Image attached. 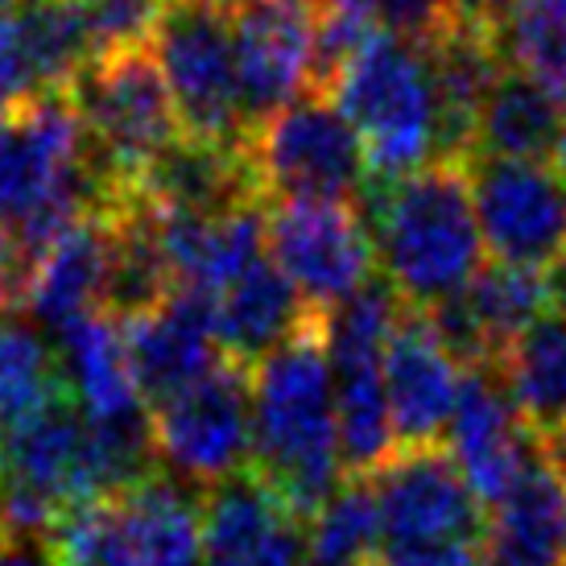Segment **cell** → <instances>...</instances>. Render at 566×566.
Returning a JSON list of instances; mask_svg holds the SVG:
<instances>
[{"instance_id":"obj_1","label":"cell","mask_w":566,"mask_h":566,"mask_svg":"<svg viewBox=\"0 0 566 566\" xmlns=\"http://www.w3.org/2000/svg\"><path fill=\"white\" fill-rule=\"evenodd\" d=\"M252 472L302 521L347 480L327 315L252 368Z\"/></svg>"},{"instance_id":"obj_2","label":"cell","mask_w":566,"mask_h":566,"mask_svg":"<svg viewBox=\"0 0 566 566\" xmlns=\"http://www.w3.org/2000/svg\"><path fill=\"white\" fill-rule=\"evenodd\" d=\"M368 220L380 277L413 311H434L463 294L484 269V237L475 220L468 161L434 158L418 170L373 182Z\"/></svg>"},{"instance_id":"obj_3","label":"cell","mask_w":566,"mask_h":566,"mask_svg":"<svg viewBox=\"0 0 566 566\" xmlns=\"http://www.w3.org/2000/svg\"><path fill=\"white\" fill-rule=\"evenodd\" d=\"M331 95L360 133L373 182L442 158V112L422 38L380 30L339 71Z\"/></svg>"},{"instance_id":"obj_4","label":"cell","mask_w":566,"mask_h":566,"mask_svg":"<svg viewBox=\"0 0 566 566\" xmlns=\"http://www.w3.org/2000/svg\"><path fill=\"white\" fill-rule=\"evenodd\" d=\"M66 95L80 108L92 154L116 207L137 190L149 166L174 142H182L170 87L149 42L95 54Z\"/></svg>"},{"instance_id":"obj_5","label":"cell","mask_w":566,"mask_h":566,"mask_svg":"<svg viewBox=\"0 0 566 566\" xmlns=\"http://www.w3.org/2000/svg\"><path fill=\"white\" fill-rule=\"evenodd\" d=\"M252 182L261 199H339L368 203L373 166L356 125L331 92H306L277 108L244 137Z\"/></svg>"},{"instance_id":"obj_6","label":"cell","mask_w":566,"mask_h":566,"mask_svg":"<svg viewBox=\"0 0 566 566\" xmlns=\"http://www.w3.org/2000/svg\"><path fill=\"white\" fill-rule=\"evenodd\" d=\"M50 542L59 566H203V501L158 472L66 513Z\"/></svg>"},{"instance_id":"obj_7","label":"cell","mask_w":566,"mask_h":566,"mask_svg":"<svg viewBox=\"0 0 566 566\" xmlns=\"http://www.w3.org/2000/svg\"><path fill=\"white\" fill-rule=\"evenodd\" d=\"M406 302L385 277L356 290L327 315V356L339 409V447L347 475H373L397 455L389 394H385V347Z\"/></svg>"},{"instance_id":"obj_8","label":"cell","mask_w":566,"mask_h":566,"mask_svg":"<svg viewBox=\"0 0 566 566\" xmlns=\"http://www.w3.org/2000/svg\"><path fill=\"white\" fill-rule=\"evenodd\" d=\"M149 46L166 75L182 137L244 149L249 116L240 104L232 17L216 4L170 0L149 33Z\"/></svg>"},{"instance_id":"obj_9","label":"cell","mask_w":566,"mask_h":566,"mask_svg":"<svg viewBox=\"0 0 566 566\" xmlns=\"http://www.w3.org/2000/svg\"><path fill=\"white\" fill-rule=\"evenodd\" d=\"M158 463L216 488L252 468V368L223 356L207 377L149 406Z\"/></svg>"},{"instance_id":"obj_10","label":"cell","mask_w":566,"mask_h":566,"mask_svg":"<svg viewBox=\"0 0 566 566\" xmlns=\"http://www.w3.org/2000/svg\"><path fill=\"white\" fill-rule=\"evenodd\" d=\"M269 256L323 315L377 277L373 223L364 220L360 203L339 199H285L273 207Z\"/></svg>"},{"instance_id":"obj_11","label":"cell","mask_w":566,"mask_h":566,"mask_svg":"<svg viewBox=\"0 0 566 566\" xmlns=\"http://www.w3.org/2000/svg\"><path fill=\"white\" fill-rule=\"evenodd\" d=\"M468 174L488 256L551 269L566 252V182L554 161L468 158Z\"/></svg>"},{"instance_id":"obj_12","label":"cell","mask_w":566,"mask_h":566,"mask_svg":"<svg viewBox=\"0 0 566 566\" xmlns=\"http://www.w3.org/2000/svg\"><path fill=\"white\" fill-rule=\"evenodd\" d=\"M368 480L377 492L385 551L484 537L488 509L447 447H406Z\"/></svg>"},{"instance_id":"obj_13","label":"cell","mask_w":566,"mask_h":566,"mask_svg":"<svg viewBox=\"0 0 566 566\" xmlns=\"http://www.w3.org/2000/svg\"><path fill=\"white\" fill-rule=\"evenodd\" d=\"M442 447L451 451L484 509L501 504L525 475V468L537 459L542 439L534 426L521 418L517 401L504 385L501 364L463 368L459 401Z\"/></svg>"},{"instance_id":"obj_14","label":"cell","mask_w":566,"mask_h":566,"mask_svg":"<svg viewBox=\"0 0 566 566\" xmlns=\"http://www.w3.org/2000/svg\"><path fill=\"white\" fill-rule=\"evenodd\" d=\"M240 104L249 128L315 87V0H240L232 9Z\"/></svg>"},{"instance_id":"obj_15","label":"cell","mask_w":566,"mask_h":566,"mask_svg":"<svg viewBox=\"0 0 566 566\" xmlns=\"http://www.w3.org/2000/svg\"><path fill=\"white\" fill-rule=\"evenodd\" d=\"M463 364L442 344L439 327L426 311L406 306L385 347V394L394 418L397 451L406 447H442L455 413Z\"/></svg>"},{"instance_id":"obj_16","label":"cell","mask_w":566,"mask_h":566,"mask_svg":"<svg viewBox=\"0 0 566 566\" xmlns=\"http://www.w3.org/2000/svg\"><path fill=\"white\" fill-rule=\"evenodd\" d=\"M426 315L463 368L501 364L504 352L521 339V331H530L542 315H551L546 269L484 261V269L463 294L439 302Z\"/></svg>"},{"instance_id":"obj_17","label":"cell","mask_w":566,"mask_h":566,"mask_svg":"<svg viewBox=\"0 0 566 566\" xmlns=\"http://www.w3.org/2000/svg\"><path fill=\"white\" fill-rule=\"evenodd\" d=\"M128 360L149 406H158L178 389L195 385L223 360L216 335V294L178 285L174 294L142 315L120 318Z\"/></svg>"},{"instance_id":"obj_18","label":"cell","mask_w":566,"mask_h":566,"mask_svg":"<svg viewBox=\"0 0 566 566\" xmlns=\"http://www.w3.org/2000/svg\"><path fill=\"white\" fill-rule=\"evenodd\" d=\"M203 566H306L302 517L252 468L207 488Z\"/></svg>"},{"instance_id":"obj_19","label":"cell","mask_w":566,"mask_h":566,"mask_svg":"<svg viewBox=\"0 0 566 566\" xmlns=\"http://www.w3.org/2000/svg\"><path fill=\"white\" fill-rule=\"evenodd\" d=\"M112 244H116L112 207L66 223L38 256L21 311H33L38 323L54 331H66L75 318L104 311L112 282Z\"/></svg>"},{"instance_id":"obj_20","label":"cell","mask_w":566,"mask_h":566,"mask_svg":"<svg viewBox=\"0 0 566 566\" xmlns=\"http://www.w3.org/2000/svg\"><path fill=\"white\" fill-rule=\"evenodd\" d=\"M315 318H323V311L302 298L298 285L285 277L269 252L216 294V335H220L223 356L249 368L290 344Z\"/></svg>"},{"instance_id":"obj_21","label":"cell","mask_w":566,"mask_h":566,"mask_svg":"<svg viewBox=\"0 0 566 566\" xmlns=\"http://www.w3.org/2000/svg\"><path fill=\"white\" fill-rule=\"evenodd\" d=\"M488 566H566V475L546 447L484 517Z\"/></svg>"},{"instance_id":"obj_22","label":"cell","mask_w":566,"mask_h":566,"mask_svg":"<svg viewBox=\"0 0 566 566\" xmlns=\"http://www.w3.org/2000/svg\"><path fill=\"white\" fill-rule=\"evenodd\" d=\"M63 339V377L71 397L80 401V409L95 422H120V418H137L149 413L133 360H128L125 327L120 318L108 311L75 318L66 331H59Z\"/></svg>"},{"instance_id":"obj_23","label":"cell","mask_w":566,"mask_h":566,"mask_svg":"<svg viewBox=\"0 0 566 566\" xmlns=\"http://www.w3.org/2000/svg\"><path fill=\"white\" fill-rule=\"evenodd\" d=\"M563 104L542 92L534 80L504 66L492 83L480 120H475L472 158H517V161H554L563 137Z\"/></svg>"},{"instance_id":"obj_24","label":"cell","mask_w":566,"mask_h":566,"mask_svg":"<svg viewBox=\"0 0 566 566\" xmlns=\"http://www.w3.org/2000/svg\"><path fill=\"white\" fill-rule=\"evenodd\" d=\"M501 373L521 418L537 434L566 430V315H542L501 356Z\"/></svg>"},{"instance_id":"obj_25","label":"cell","mask_w":566,"mask_h":566,"mask_svg":"<svg viewBox=\"0 0 566 566\" xmlns=\"http://www.w3.org/2000/svg\"><path fill=\"white\" fill-rule=\"evenodd\" d=\"M385 551L377 492L368 475H347L306 521V566H377Z\"/></svg>"},{"instance_id":"obj_26","label":"cell","mask_w":566,"mask_h":566,"mask_svg":"<svg viewBox=\"0 0 566 566\" xmlns=\"http://www.w3.org/2000/svg\"><path fill=\"white\" fill-rule=\"evenodd\" d=\"M496 42L504 63L566 108V0H504Z\"/></svg>"},{"instance_id":"obj_27","label":"cell","mask_w":566,"mask_h":566,"mask_svg":"<svg viewBox=\"0 0 566 566\" xmlns=\"http://www.w3.org/2000/svg\"><path fill=\"white\" fill-rule=\"evenodd\" d=\"M59 394H66V377L46 339L17 323L13 311H0V434L46 409Z\"/></svg>"},{"instance_id":"obj_28","label":"cell","mask_w":566,"mask_h":566,"mask_svg":"<svg viewBox=\"0 0 566 566\" xmlns=\"http://www.w3.org/2000/svg\"><path fill=\"white\" fill-rule=\"evenodd\" d=\"M385 21L377 13V0H315V87L331 92L356 54H360Z\"/></svg>"},{"instance_id":"obj_29","label":"cell","mask_w":566,"mask_h":566,"mask_svg":"<svg viewBox=\"0 0 566 566\" xmlns=\"http://www.w3.org/2000/svg\"><path fill=\"white\" fill-rule=\"evenodd\" d=\"M95 38V54L120 46H142L158 25L170 0H75Z\"/></svg>"},{"instance_id":"obj_30","label":"cell","mask_w":566,"mask_h":566,"mask_svg":"<svg viewBox=\"0 0 566 566\" xmlns=\"http://www.w3.org/2000/svg\"><path fill=\"white\" fill-rule=\"evenodd\" d=\"M504 0H377V13L385 30L426 38L451 21H488L496 25Z\"/></svg>"},{"instance_id":"obj_31","label":"cell","mask_w":566,"mask_h":566,"mask_svg":"<svg viewBox=\"0 0 566 566\" xmlns=\"http://www.w3.org/2000/svg\"><path fill=\"white\" fill-rule=\"evenodd\" d=\"M33 92V80L25 63H21V50L13 42V30H9V21L0 13V120L9 116L13 108H21Z\"/></svg>"},{"instance_id":"obj_32","label":"cell","mask_w":566,"mask_h":566,"mask_svg":"<svg viewBox=\"0 0 566 566\" xmlns=\"http://www.w3.org/2000/svg\"><path fill=\"white\" fill-rule=\"evenodd\" d=\"M377 566H484V554L475 551V542L406 546V551H380Z\"/></svg>"},{"instance_id":"obj_33","label":"cell","mask_w":566,"mask_h":566,"mask_svg":"<svg viewBox=\"0 0 566 566\" xmlns=\"http://www.w3.org/2000/svg\"><path fill=\"white\" fill-rule=\"evenodd\" d=\"M0 566H59L50 534H30V530H4L0 534Z\"/></svg>"},{"instance_id":"obj_34","label":"cell","mask_w":566,"mask_h":566,"mask_svg":"<svg viewBox=\"0 0 566 566\" xmlns=\"http://www.w3.org/2000/svg\"><path fill=\"white\" fill-rule=\"evenodd\" d=\"M546 285H551V306L558 315H566V252L546 269Z\"/></svg>"},{"instance_id":"obj_35","label":"cell","mask_w":566,"mask_h":566,"mask_svg":"<svg viewBox=\"0 0 566 566\" xmlns=\"http://www.w3.org/2000/svg\"><path fill=\"white\" fill-rule=\"evenodd\" d=\"M0 311H13V256L0 240Z\"/></svg>"},{"instance_id":"obj_36","label":"cell","mask_w":566,"mask_h":566,"mask_svg":"<svg viewBox=\"0 0 566 566\" xmlns=\"http://www.w3.org/2000/svg\"><path fill=\"white\" fill-rule=\"evenodd\" d=\"M542 439V447H546V455L563 468V475H566V430H558V434H537Z\"/></svg>"},{"instance_id":"obj_37","label":"cell","mask_w":566,"mask_h":566,"mask_svg":"<svg viewBox=\"0 0 566 566\" xmlns=\"http://www.w3.org/2000/svg\"><path fill=\"white\" fill-rule=\"evenodd\" d=\"M554 170L563 174L566 182V125H563V137H558V149H554Z\"/></svg>"},{"instance_id":"obj_38","label":"cell","mask_w":566,"mask_h":566,"mask_svg":"<svg viewBox=\"0 0 566 566\" xmlns=\"http://www.w3.org/2000/svg\"><path fill=\"white\" fill-rule=\"evenodd\" d=\"M199 4H216V9H223V13H232L240 0H199Z\"/></svg>"},{"instance_id":"obj_39","label":"cell","mask_w":566,"mask_h":566,"mask_svg":"<svg viewBox=\"0 0 566 566\" xmlns=\"http://www.w3.org/2000/svg\"><path fill=\"white\" fill-rule=\"evenodd\" d=\"M4 530H9V525H4V496H0V534H4Z\"/></svg>"}]
</instances>
